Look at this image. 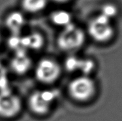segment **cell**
<instances>
[{"mask_svg": "<svg viewBox=\"0 0 122 121\" xmlns=\"http://www.w3.org/2000/svg\"><path fill=\"white\" fill-rule=\"evenodd\" d=\"M31 66V60L25 52V49L16 51V54L10 63V67L15 73L24 74L30 70Z\"/></svg>", "mask_w": 122, "mask_h": 121, "instance_id": "obj_7", "label": "cell"}, {"mask_svg": "<svg viewBox=\"0 0 122 121\" xmlns=\"http://www.w3.org/2000/svg\"><path fill=\"white\" fill-rule=\"evenodd\" d=\"M117 13V8L112 4H106L102 8L101 15L105 16L108 18L114 16Z\"/></svg>", "mask_w": 122, "mask_h": 121, "instance_id": "obj_13", "label": "cell"}, {"mask_svg": "<svg viewBox=\"0 0 122 121\" xmlns=\"http://www.w3.org/2000/svg\"><path fill=\"white\" fill-rule=\"evenodd\" d=\"M109 20L102 15L93 19L89 25V32L91 36L99 41L108 39L112 33Z\"/></svg>", "mask_w": 122, "mask_h": 121, "instance_id": "obj_6", "label": "cell"}, {"mask_svg": "<svg viewBox=\"0 0 122 121\" xmlns=\"http://www.w3.org/2000/svg\"><path fill=\"white\" fill-rule=\"evenodd\" d=\"M5 24L13 35H19L25 24V18L22 13L13 12L7 16Z\"/></svg>", "mask_w": 122, "mask_h": 121, "instance_id": "obj_8", "label": "cell"}, {"mask_svg": "<svg viewBox=\"0 0 122 121\" xmlns=\"http://www.w3.org/2000/svg\"><path fill=\"white\" fill-rule=\"evenodd\" d=\"M1 35H0V43H1Z\"/></svg>", "mask_w": 122, "mask_h": 121, "instance_id": "obj_16", "label": "cell"}, {"mask_svg": "<svg viewBox=\"0 0 122 121\" xmlns=\"http://www.w3.org/2000/svg\"><path fill=\"white\" fill-rule=\"evenodd\" d=\"M81 60L78 59L75 56L69 57L66 59L65 63V67L66 69L69 72H74L76 70H79Z\"/></svg>", "mask_w": 122, "mask_h": 121, "instance_id": "obj_12", "label": "cell"}, {"mask_svg": "<svg viewBox=\"0 0 122 121\" xmlns=\"http://www.w3.org/2000/svg\"><path fill=\"white\" fill-rule=\"evenodd\" d=\"M54 1L57 3H65L69 1V0H54Z\"/></svg>", "mask_w": 122, "mask_h": 121, "instance_id": "obj_15", "label": "cell"}, {"mask_svg": "<svg viewBox=\"0 0 122 121\" xmlns=\"http://www.w3.org/2000/svg\"><path fill=\"white\" fill-rule=\"evenodd\" d=\"M44 38L39 33H33L25 37H22V48L37 50L41 48L44 44Z\"/></svg>", "mask_w": 122, "mask_h": 121, "instance_id": "obj_9", "label": "cell"}, {"mask_svg": "<svg viewBox=\"0 0 122 121\" xmlns=\"http://www.w3.org/2000/svg\"><path fill=\"white\" fill-rule=\"evenodd\" d=\"M85 40L83 31L73 24L63 27L57 39V45L61 50L72 52L80 48Z\"/></svg>", "mask_w": 122, "mask_h": 121, "instance_id": "obj_1", "label": "cell"}, {"mask_svg": "<svg viewBox=\"0 0 122 121\" xmlns=\"http://www.w3.org/2000/svg\"><path fill=\"white\" fill-rule=\"evenodd\" d=\"M47 4V0H23L22 7L27 12L35 13L43 10Z\"/></svg>", "mask_w": 122, "mask_h": 121, "instance_id": "obj_11", "label": "cell"}, {"mask_svg": "<svg viewBox=\"0 0 122 121\" xmlns=\"http://www.w3.org/2000/svg\"><path fill=\"white\" fill-rule=\"evenodd\" d=\"M95 89L93 80L87 76H82L73 79L68 85L69 96L78 102L89 100L93 97Z\"/></svg>", "mask_w": 122, "mask_h": 121, "instance_id": "obj_3", "label": "cell"}, {"mask_svg": "<svg viewBox=\"0 0 122 121\" xmlns=\"http://www.w3.org/2000/svg\"><path fill=\"white\" fill-rule=\"evenodd\" d=\"M61 69L60 64L51 59H43L39 61L35 68V77L45 84L54 83L60 77Z\"/></svg>", "mask_w": 122, "mask_h": 121, "instance_id": "obj_4", "label": "cell"}, {"mask_svg": "<svg viewBox=\"0 0 122 121\" xmlns=\"http://www.w3.org/2000/svg\"><path fill=\"white\" fill-rule=\"evenodd\" d=\"M22 109V102L19 97L9 90L0 92V117L13 118L18 115Z\"/></svg>", "mask_w": 122, "mask_h": 121, "instance_id": "obj_5", "label": "cell"}, {"mask_svg": "<svg viewBox=\"0 0 122 121\" xmlns=\"http://www.w3.org/2000/svg\"><path fill=\"white\" fill-rule=\"evenodd\" d=\"M51 20L54 24L64 27L71 24V15L65 10H57L51 15Z\"/></svg>", "mask_w": 122, "mask_h": 121, "instance_id": "obj_10", "label": "cell"}, {"mask_svg": "<svg viewBox=\"0 0 122 121\" xmlns=\"http://www.w3.org/2000/svg\"><path fill=\"white\" fill-rule=\"evenodd\" d=\"M58 92L54 90L37 91L28 99V106L31 111L37 115H45L50 111L57 98Z\"/></svg>", "mask_w": 122, "mask_h": 121, "instance_id": "obj_2", "label": "cell"}, {"mask_svg": "<svg viewBox=\"0 0 122 121\" xmlns=\"http://www.w3.org/2000/svg\"><path fill=\"white\" fill-rule=\"evenodd\" d=\"M7 71L1 66H0V89L1 91H7L9 89H7Z\"/></svg>", "mask_w": 122, "mask_h": 121, "instance_id": "obj_14", "label": "cell"}]
</instances>
